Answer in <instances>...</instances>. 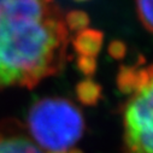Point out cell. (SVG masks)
<instances>
[{"label":"cell","instance_id":"obj_1","mask_svg":"<svg viewBox=\"0 0 153 153\" xmlns=\"http://www.w3.org/2000/svg\"><path fill=\"white\" fill-rule=\"evenodd\" d=\"M69 31L54 0H0V88H34L68 60Z\"/></svg>","mask_w":153,"mask_h":153},{"label":"cell","instance_id":"obj_2","mask_svg":"<svg viewBox=\"0 0 153 153\" xmlns=\"http://www.w3.org/2000/svg\"><path fill=\"white\" fill-rule=\"evenodd\" d=\"M120 91L123 105V153H153V63L145 68L121 66Z\"/></svg>","mask_w":153,"mask_h":153},{"label":"cell","instance_id":"obj_3","mask_svg":"<svg viewBox=\"0 0 153 153\" xmlns=\"http://www.w3.org/2000/svg\"><path fill=\"white\" fill-rule=\"evenodd\" d=\"M27 128L45 153H82L77 143L85 133V120L68 99L53 97L34 102L27 116Z\"/></svg>","mask_w":153,"mask_h":153},{"label":"cell","instance_id":"obj_4","mask_svg":"<svg viewBox=\"0 0 153 153\" xmlns=\"http://www.w3.org/2000/svg\"><path fill=\"white\" fill-rule=\"evenodd\" d=\"M0 153H45L28 136L19 124L5 123L0 127Z\"/></svg>","mask_w":153,"mask_h":153},{"label":"cell","instance_id":"obj_5","mask_svg":"<svg viewBox=\"0 0 153 153\" xmlns=\"http://www.w3.org/2000/svg\"><path fill=\"white\" fill-rule=\"evenodd\" d=\"M104 35L101 31L95 29H85L74 37L72 46L79 56L95 57L102 47Z\"/></svg>","mask_w":153,"mask_h":153},{"label":"cell","instance_id":"obj_6","mask_svg":"<svg viewBox=\"0 0 153 153\" xmlns=\"http://www.w3.org/2000/svg\"><path fill=\"white\" fill-rule=\"evenodd\" d=\"M76 95L82 104L94 105L101 97V88L93 80L86 79L76 86Z\"/></svg>","mask_w":153,"mask_h":153},{"label":"cell","instance_id":"obj_7","mask_svg":"<svg viewBox=\"0 0 153 153\" xmlns=\"http://www.w3.org/2000/svg\"><path fill=\"white\" fill-rule=\"evenodd\" d=\"M64 21H65V25L68 29H70L72 31H79V33L87 29V27L89 24V17L82 10L70 11L64 17Z\"/></svg>","mask_w":153,"mask_h":153},{"label":"cell","instance_id":"obj_8","mask_svg":"<svg viewBox=\"0 0 153 153\" xmlns=\"http://www.w3.org/2000/svg\"><path fill=\"white\" fill-rule=\"evenodd\" d=\"M136 10L142 25L153 34V0H136Z\"/></svg>","mask_w":153,"mask_h":153},{"label":"cell","instance_id":"obj_9","mask_svg":"<svg viewBox=\"0 0 153 153\" xmlns=\"http://www.w3.org/2000/svg\"><path fill=\"white\" fill-rule=\"evenodd\" d=\"M76 66L86 76H92L94 75L97 70V59L95 57H89V56H79L77 60H76Z\"/></svg>","mask_w":153,"mask_h":153},{"label":"cell","instance_id":"obj_10","mask_svg":"<svg viewBox=\"0 0 153 153\" xmlns=\"http://www.w3.org/2000/svg\"><path fill=\"white\" fill-rule=\"evenodd\" d=\"M108 53L114 59H121L126 54V46L121 41H112L108 46Z\"/></svg>","mask_w":153,"mask_h":153},{"label":"cell","instance_id":"obj_11","mask_svg":"<svg viewBox=\"0 0 153 153\" xmlns=\"http://www.w3.org/2000/svg\"><path fill=\"white\" fill-rule=\"evenodd\" d=\"M79 1H82V0H79Z\"/></svg>","mask_w":153,"mask_h":153}]
</instances>
